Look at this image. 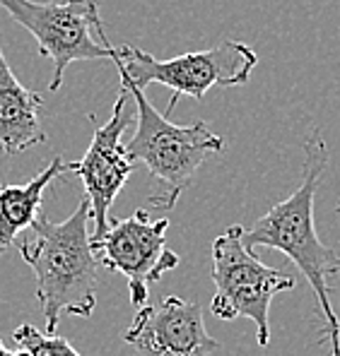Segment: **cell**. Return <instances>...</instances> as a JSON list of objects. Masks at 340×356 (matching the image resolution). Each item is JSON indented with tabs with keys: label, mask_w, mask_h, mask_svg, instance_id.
Instances as JSON below:
<instances>
[{
	"label": "cell",
	"mask_w": 340,
	"mask_h": 356,
	"mask_svg": "<svg viewBox=\"0 0 340 356\" xmlns=\"http://www.w3.org/2000/svg\"><path fill=\"white\" fill-rule=\"evenodd\" d=\"M0 356H15V352H10V349H0Z\"/></svg>",
	"instance_id": "cell-13"
},
{
	"label": "cell",
	"mask_w": 340,
	"mask_h": 356,
	"mask_svg": "<svg viewBox=\"0 0 340 356\" xmlns=\"http://www.w3.org/2000/svg\"><path fill=\"white\" fill-rule=\"evenodd\" d=\"M63 174H70V161L54 156L51 164L29 183L0 188V250L10 248L15 238L39 219L44 191L54 178Z\"/></svg>",
	"instance_id": "cell-11"
},
{
	"label": "cell",
	"mask_w": 340,
	"mask_h": 356,
	"mask_svg": "<svg viewBox=\"0 0 340 356\" xmlns=\"http://www.w3.org/2000/svg\"><path fill=\"white\" fill-rule=\"evenodd\" d=\"M336 212H338V214H340V205H338V209H336Z\"/></svg>",
	"instance_id": "cell-14"
},
{
	"label": "cell",
	"mask_w": 340,
	"mask_h": 356,
	"mask_svg": "<svg viewBox=\"0 0 340 356\" xmlns=\"http://www.w3.org/2000/svg\"><path fill=\"white\" fill-rule=\"evenodd\" d=\"M114 63L135 87L145 89L157 82L171 87L176 97L186 94L203 102L210 87L247 85L258 58L242 41H222L215 49L193 51L169 60H160L135 46H121L114 51Z\"/></svg>",
	"instance_id": "cell-6"
},
{
	"label": "cell",
	"mask_w": 340,
	"mask_h": 356,
	"mask_svg": "<svg viewBox=\"0 0 340 356\" xmlns=\"http://www.w3.org/2000/svg\"><path fill=\"white\" fill-rule=\"evenodd\" d=\"M130 94L121 87L116 104H114L111 118L104 125H97L92 135V143L80 161H70V174H77L85 186V197L90 200L94 236L99 238L109 229V209L118 197L125 181L135 169V161L130 159L128 149L123 145V133L128 128L133 113L125 111Z\"/></svg>",
	"instance_id": "cell-8"
},
{
	"label": "cell",
	"mask_w": 340,
	"mask_h": 356,
	"mask_svg": "<svg viewBox=\"0 0 340 356\" xmlns=\"http://www.w3.org/2000/svg\"><path fill=\"white\" fill-rule=\"evenodd\" d=\"M247 229L234 224L222 236L212 241V282L217 294L210 303V313L219 321L247 318L256 325L261 347L270 344V303L280 291L295 289V277L278 267L261 263L244 245Z\"/></svg>",
	"instance_id": "cell-4"
},
{
	"label": "cell",
	"mask_w": 340,
	"mask_h": 356,
	"mask_svg": "<svg viewBox=\"0 0 340 356\" xmlns=\"http://www.w3.org/2000/svg\"><path fill=\"white\" fill-rule=\"evenodd\" d=\"M123 339L140 356H210L219 349L203 323V308L179 296L143 306Z\"/></svg>",
	"instance_id": "cell-9"
},
{
	"label": "cell",
	"mask_w": 340,
	"mask_h": 356,
	"mask_svg": "<svg viewBox=\"0 0 340 356\" xmlns=\"http://www.w3.org/2000/svg\"><path fill=\"white\" fill-rule=\"evenodd\" d=\"M328 164V149L318 135H311L304 143V176L302 186L287 200L268 209L256 224L244 232V245L254 248L282 250L297 270L307 277L309 286L316 294L321 308L323 325L331 342V356H340V323L331 303V286L328 277L340 272V258L331 248L321 243L314 224V200L321 174Z\"/></svg>",
	"instance_id": "cell-2"
},
{
	"label": "cell",
	"mask_w": 340,
	"mask_h": 356,
	"mask_svg": "<svg viewBox=\"0 0 340 356\" xmlns=\"http://www.w3.org/2000/svg\"><path fill=\"white\" fill-rule=\"evenodd\" d=\"M41 106V97L22 87L0 49V149L8 156L46 143Z\"/></svg>",
	"instance_id": "cell-10"
},
{
	"label": "cell",
	"mask_w": 340,
	"mask_h": 356,
	"mask_svg": "<svg viewBox=\"0 0 340 356\" xmlns=\"http://www.w3.org/2000/svg\"><path fill=\"white\" fill-rule=\"evenodd\" d=\"M0 8L22 24L39 44V54L54 63L49 89L59 92L68 65L77 60H114V44L99 19V0H0Z\"/></svg>",
	"instance_id": "cell-5"
},
{
	"label": "cell",
	"mask_w": 340,
	"mask_h": 356,
	"mask_svg": "<svg viewBox=\"0 0 340 356\" xmlns=\"http://www.w3.org/2000/svg\"><path fill=\"white\" fill-rule=\"evenodd\" d=\"M13 339L27 356H82L70 347L68 339L59 337V334L41 332L34 325H20L13 332Z\"/></svg>",
	"instance_id": "cell-12"
},
{
	"label": "cell",
	"mask_w": 340,
	"mask_h": 356,
	"mask_svg": "<svg viewBox=\"0 0 340 356\" xmlns=\"http://www.w3.org/2000/svg\"><path fill=\"white\" fill-rule=\"evenodd\" d=\"M121 87L128 89L133 97L135 120H138L135 135L125 145V149L130 159L140 161L153 178L162 183L153 207L171 209L208 154L224 149V140L208 128L206 120H193L191 125L171 123L169 113L157 111L143 89L135 87L125 75H121Z\"/></svg>",
	"instance_id": "cell-3"
},
{
	"label": "cell",
	"mask_w": 340,
	"mask_h": 356,
	"mask_svg": "<svg viewBox=\"0 0 340 356\" xmlns=\"http://www.w3.org/2000/svg\"><path fill=\"white\" fill-rule=\"evenodd\" d=\"M92 207L82 200L65 222H51L39 214L20 243L22 260L36 277V298L41 303L46 332L56 334L63 313L90 318L97 306L99 258L94 253Z\"/></svg>",
	"instance_id": "cell-1"
},
{
	"label": "cell",
	"mask_w": 340,
	"mask_h": 356,
	"mask_svg": "<svg viewBox=\"0 0 340 356\" xmlns=\"http://www.w3.org/2000/svg\"><path fill=\"white\" fill-rule=\"evenodd\" d=\"M167 217H150L148 209H138L133 217L109 219L104 236L92 238L94 253L107 270L121 272L128 280L130 303L145 306L150 284L160 282L179 265V255L167 245Z\"/></svg>",
	"instance_id": "cell-7"
}]
</instances>
